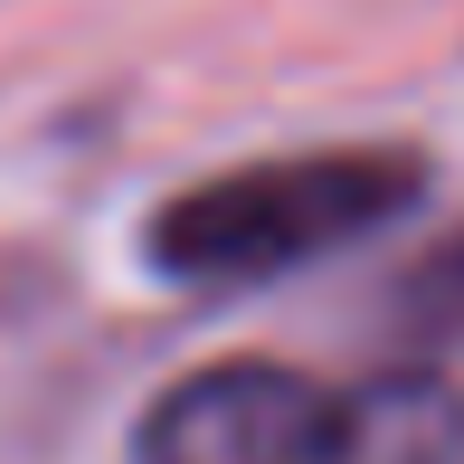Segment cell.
<instances>
[{"mask_svg": "<svg viewBox=\"0 0 464 464\" xmlns=\"http://www.w3.org/2000/svg\"><path fill=\"white\" fill-rule=\"evenodd\" d=\"M142 464H464V389L436 370L313 379L285 361H218L152 398Z\"/></svg>", "mask_w": 464, "mask_h": 464, "instance_id": "1", "label": "cell"}, {"mask_svg": "<svg viewBox=\"0 0 464 464\" xmlns=\"http://www.w3.org/2000/svg\"><path fill=\"white\" fill-rule=\"evenodd\" d=\"M417 189H427L417 152H294L218 171L152 218V266L171 285H266L389 227L398 208H417Z\"/></svg>", "mask_w": 464, "mask_h": 464, "instance_id": "2", "label": "cell"}]
</instances>
